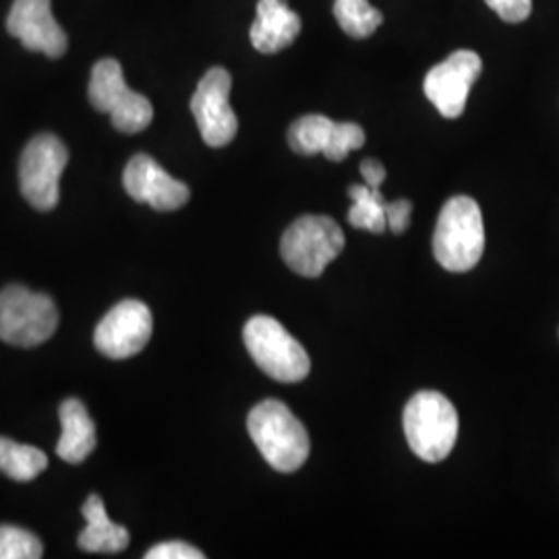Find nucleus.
<instances>
[{
    "label": "nucleus",
    "mask_w": 559,
    "mask_h": 559,
    "mask_svg": "<svg viewBox=\"0 0 559 559\" xmlns=\"http://www.w3.org/2000/svg\"><path fill=\"white\" fill-rule=\"evenodd\" d=\"M147 559H203V551L198 547L182 543V540H168V543H160L156 547H152L147 554Z\"/></svg>",
    "instance_id": "nucleus-22"
},
{
    "label": "nucleus",
    "mask_w": 559,
    "mask_h": 559,
    "mask_svg": "<svg viewBox=\"0 0 559 559\" xmlns=\"http://www.w3.org/2000/svg\"><path fill=\"white\" fill-rule=\"evenodd\" d=\"M83 516L87 520V526L80 535V547L90 554H119L127 549L131 535L124 526L115 524L108 519L104 501L98 496H90L83 503Z\"/></svg>",
    "instance_id": "nucleus-17"
},
{
    "label": "nucleus",
    "mask_w": 559,
    "mask_h": 559,
    "mask_svg": "<svg viewBox=\"0 0 559 559\" xmlns=\"http://www.w3.org/2000/svg\"><path fill=\"white\" fill-rule=\"evenodd\" d=\"M59 415L62 436L57 443V454L69 464H81L96 450V425L85 404L78 399L64 400L60 404Z\"/></svg>",
    "instance_id": "nucleus-16"
},
{
    "label": "nucleus",
    "mask_w": 559,
    "mask_h": 559,
    "mask_svg": "<svg viewBox=\"0 0 559 559\" xmlns=\"http://www.w3.org/2000/svg\"><path fill=\"white\" fill-rule=\"evenodd\" d=\"M300 17L286 0H260L251 25V44L261 55H276L299 38Z\"/></svg>",
    "instance_id": "nucleus-15"
},
{
    "label": "nucleus",
    "mask_w": 559,
    "mask_h": 559,
    "mask_svg": "<svg viewBox=\"0 0 559 559\" xmlns=\"http://www.w3.org/2000/svg\"><path fill=\"white\" fill-rule=\"evenodd\" d=\"M485 2L508 23H522L528 20L533 11V0H485Z\"/></svg>",
    "instance_id": "nucleus-23"
},
{
    "label": "nucleus",
    "mask_w": 559,
    "mask_h": 559,
    "mask_svg": "<svg viewBox=\"0 0 559 559\" xmlns=\"http://www.w3.org/2000/svg\"><path fill=\"white\" fill-rule=\"evenodd\" d=\"M365 143V131L357 122H334L323 115H307L288 129V145L300 156L323 154L328 160L342 162Z\"/></svg>",
    "instance_id": "nucleus-12"
},
{
    "label": "nucleus",
    "mask_w": 559,
    "mask_h": 559,
    "mask_svg": "<svg viewBox=\"0 0 559 559\" xmlns=\"http://www.w3.org/2000/svg\"><path fill=\"white\" fill-rule=\"evenodd\" d=\"M404 433L411 450L425 462H441L459 438V413L440 392L423 390L404 408Z\"/></svg>",
    "instance_id": "nucleus-3"
},
{
    "label": "nucleus",
    "mask_w": 559,
    "mask_h": 559,
    "mask_svg": "<svg viewBox=\"0 0 559 559\" xmlns=\"http://www.w3.org/2000/svg\"><path fill=\"white\" fill-rule=\"evenodd\" d=\"M152 330L154 320L145 302L120 300L102 318L94 332V344L110 359H129L147 346Z\"/></svg>",
    "instance_id": "nucleus-10"
},
{
    "label": "nucleus",
    "mask_w": 559,
    "mask_h": 559,
    "mask_svg": "<svg viewBox=\"0 0 559 559\" xmlns=\"http://www.w3.org/2000/svg\"><path fill=\"white\" fill-rule=\"evenodd\" d=\"M348 195L355 201V205L348 212V222L355 228L381 235L388 228V218H385L388 201L383 200L380 189H373L369 185H353L348 187Z\"/></svg>",
    "instance_id": "nucleus-19"
},
{
    "label": "nucleus",
    "mask_w": 559,
    "mask_h": 559,
    "mask_svg": "<svg viewBox=\"0 0 559 559\" xmlns=\"http://www.w3.org/2000/svg\"><path fill=\"white\" fill-rule=\"evenodd\" d=\"M124 191L140 203H147L158 212H175L182 207L191 191L185 182L173 179L158 162L147 154L133 156L122 175Z\"/></svg>",
    "instance_id": "nucleus-14"
},
{
    "label": "nucleus",
    "mask_w": 559,
    "mask_h": 559,
    "mask_svg": "<svg viewBox=\"0 0 559 559\" xmlns=\"http://www.w3.org/2000/svg\"><path fill=\"white\" fill-rule=\"evenodd\" d=\"M334 17L344 34L355 40L369 38L383 23L381 11L369 0H334Z\"/></svg>",
    "instance_id": "nucleus-20"
},
{
    "label": "nucleus",
    "mask_w": 559,
    "mask_h": 559,
    "mask_svg": "<svg viewBox=\"0 0 559 559\" xmlns=\"http://www.w3.org/2000/svg\"><path fill=\"white\" fill-rule=\"evenodd\" d=\"M48 468V456L40 448L0 438V473L17 483H29Z\"/></svg>",
    "instance_id": "nucleus-18"
},
{
    "label": "nucleus",
    "mask_w": 559,
    "mask_h": 559,
    "mask_svg": "<svg viewBox=\"0 0 559 559\" xmlns=\"http://www.w3.org/2000/svg\"><path fill=\"white\" fill-rule=\"evenodd\" d=\"M247 429L261 456L278 473H295L309 459V433L280 400L260 402L249 413Z\"/></svg>",
    "instance_id": "nucleus-1"
},
{
    "label": "nucleus",
    "mask_w": 559,
    "mask_h": 559,
    "mask_svg": "<svg viewBox=\"0 0 559 559\" xmlns=\"http://www.w3.org/2000/svg\"><path fill=\"white\" fill-rule=\"evenodd\" d=\"M87 94L92 106L98 112L110 115L115 129L120 133H141L154 119L152 102L124 83L119 60L104 59L94 64Z\"/></svg>",
    "instance_id": "nucleus-7"
},
{
    "label": "nucleus",
    "mask_w": 559,
    "mask_h": 559,
    "mask_svg": "<svg viewBox=\"0 0 559 559\" xmlns=\"http://www.w3.org/2000/svg\"><path fill=\"white\" fill-rule=\"evenodd\" d=\"M360 175L365 182L373 189H380L381 182L385 180V168L380 160L376 158H367V160L360 162Z\"/></svg>",
    "instance_id": "nucleus-25"
},
{
    "label": "nucleus",
    "mask_w": 559,
    "mask_h": 559,
    "mask_svg": "<svg viewBox=\"0 0 559 559\" xmlns=\"http://www.w3.org/2000/svg\"><path fill=\"white\" fill-rule=\"evenodd\" d=\"M485 251V224L479 203L466 195H456L441 207L433 253L448 272L473 270Z\"/></svg>",
    "instance_id": "nucleus-2"
},
{
    "label": "nucleus",
    "mask_w": 559,
    "mask_h": 559,
    "mask_svg": "<svg viewBox=\"0 0 559 559\" xmlns=\"http://www.w3.org/2000/svg\"><path fill=\"white\" fill-rule=\"evenodd\" d=\"M242 338L251 359L272 380L297 383L309 376V355L278 320L270 316L251 318L242 330Z\"/></svg>",
    "instance_id": "nucleus-4"
},
{
    "label": "nucleus",
    "mask_w": 559,
    "mask_h": 559,
    "mask_svg": "<svg viewBox=\"0 0 559 559\" xmlns=\"http://www.w3.org/2000/svg\"><path fill=\"white\" fill-rule=\"evenodd\" d=\"M344 233L328 216H300L284 233L280 253L286 265L305 278H318L344 249Z\"/></svg>",
    "instance_id": "nucleus-5"
},
{
    "label": "nucleus",
    "mask_w": 559,
    "mask_h": 559,
    "mask_svg": "<svg viewBox=\"0 0 559 559\" xmlns=\"http://www.w3.org/2000/svg\"><path fill=\"white\" fill-rule=\"evenodd\" d=\"M480 71L483 60L477 52L456 50L427 73L423 83L425 96L440 110L443 119H459Z\"/></svg>",
    "instance_id": "nucleus-11"
},
{
    "label": "nucleus",
    "mask_w": 559,
    "mask_h": 559,
    "mask_svg": "<svg viewBox=\"0 0 559 559\" xmlns=\"http://www.w3.org/2000/svg\"><path fill=\"white\" fill-rule=\"evenodd\" d=\"M411 216H413V203L408 200H399L385 205L388 228H390L394 235L406 233V228H408V224H411Z\"/></svg>",
    "instance_id": "nucleus-24"
},
{
    "label": "nucleus",
    "mask_w": 559,
    "mask_h": 559,
    "mask_svg": "<svg viewBox=\"0 0 559 559\" xmlns=\"http://www.w3.org/2000/svg\"><path fill=\"white\" fill-rule=\"evenodd\" d=\"M44 554L41 540L20 526H0V559H38Z\"/></svg>",
    "instance_id": "nucleus-21"
},
{
    "label": "nucleus",
    "mask_w": 559,
    "mask_h": 559,
    "mask_svg": "<svg viewBox=\"0 0 559 559\" xmlns=\"http://www.w3.org/2000/svg\"><path fill=\"white\" fill-rule=\"evenodd\" d=\"M7 32L23 44L25 50L44 52L48 59H60L67 52V34L52 15V0H15Z\"/></svg>",
    "instance_id": "nucleus-13"
},
{
    "label": "nucleus",
    "mask_w": 559,
    "mask_h": 559,
    "mask_svg": "<svg viewBox=\"0 0 559 559\" xmlns=\"http://www.w3.org/2000/svg\"><path fill=\"white\" fill-rule=\"evenodd\" d=\"M67 162L69 152L57 135L41 133L25 145L20 160L21 193L36 210L50 212L57 207Z\"/></svg>",
    "instance_id": "nucleus-8"
},
{
    "label": "nucleus",
    "mask_w": 559,
    "mask_h": 559,
    "mask_svg": "<svg viewBox=\"0 0 559 559\" xmlns=\"http://www.w3.org/2000/svg\"><path fill=\"white\" fill-rule=\"evenodd\" d=\"M59 325L50 297L13 284L0 293V340L21 348L40 346Z\"/></svg>",
    "instance_id": "nucleus-6"
},
{
    "label": "nucleus",
    "mask_w": 559,
    "mask_h": 559,
    "mask_svg": "<svg viewBox=\"0 0 559 559\" xmlns=\"http://www.w3.org/2000/svg\"><path fill=\"white\" fill-rule=\"evenodd\" d=\"M230 73L214 67L203 75L191 98V112L198 120L201 138L210 147H224L237 138L239 120L230 106Z\"/></svg>",
    "instance_id": "nucleus-9"
}]
</instances>
